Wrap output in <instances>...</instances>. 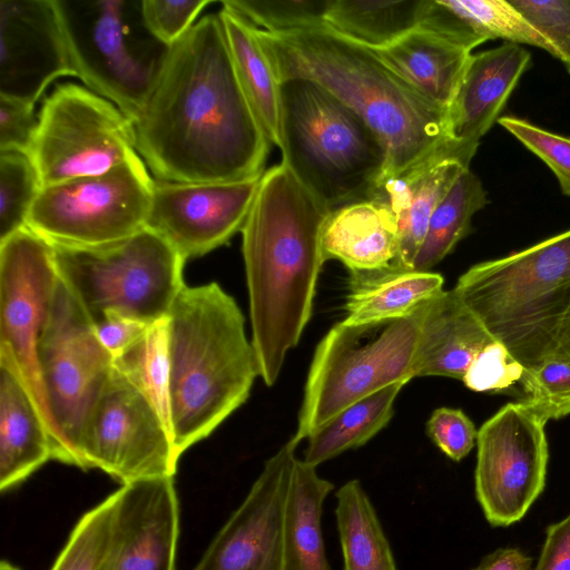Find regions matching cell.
I'll return each mask as SVG.
<instances>
[{
	"instance_id": "cell-1",
	"label": "cell",
	"mask_w": 570,
	"mask_h": 570,
	"mask_svg": "<svg viewBox=\"0 0 570 570\" xmlns=\"http://www.w3.org/2000/svg\"><path fill=\"white\" fill-rule=\"evenodd\" d=\"M134 129L136 150L156 179L220 183L264 174L271 142L240 89L218 12L169 47Z\"/></svg>"
},
{
	"instance_id": "cell-2",
	"label": "cell",
	"mask_w": 570,
	"mask_h": 570,
	"mask_svg": "<svg viewBox=\"0 0 570 570\" xmlns=\"http://www.w3.org/2000/svg\"><path fill=\"white\" fill-rule=\"evenodd\" d=\"M331 212L282 163L262 175L240 233L250 342L267 386L277 381L312 316Z\"/></svg>"
},
{
	"instance_id": "cell-3",
	"label": "cell",
	"mask_w": 570,
	"mask_h": 570,
	"mask_svg": "<svg viewBox=\"0 0 570 570\" xmlns=\"http://www.w3.org/2000/svg\"><path fill=\"white\" fill-rule=\"evenodd\" d=\"M257 36L279 82L312 80L367 122L387 151L384 177L402 171L449 138L446 111L371 49L326 26L283 33L257 29Z\"/></svg>"
},
{
	"instance_id": "cell-4",
	"label": "cell",
	"mask_w": 570,
	"mask_h": 570,
	"mask_svg": "<svg viewBox=\"0 0 570 570\" xmlns=\"http://www.w3.org/2000/svg\"><path fill=\"white\" fill-rule=\"evenodd\" d=\"M167 318L169 423L180 458L246 402L259 368L243 313L217 283L185 285Z\"/></svg>"
},
{
	"instance_id": "cell-5",
	"label": "cell",
	"mask_w": 570,
	"mask_h": 570,
	"mask_svg": "<svg viewBox=\"0 0 570 570\" xmlns=\"http://www.w3.org/2000/svg\"><path fill=\"white\" fill-rule=\"evenodd\" d=\"M279 89L282 164L330 210L370 199L387 167L375 131L312 80L287 79Z\"/></svg>"
},
{
	"instance_id": "cell-6",
	"label": "cell",
	"mask_w": 570,
	"mask_h": 570,
	"mask_svg": "<svg viewBox=\"0 0 570 570\" xmlns=\"http://www.w3.org/2000/svg\"><path fill=\"white\" fill-rule=\"evenodd\" d=\"M454 291L525 368L539 364L570 305V229L471 266Z\"/></svg>"
},
{
	"instance_id": "cell-7",
	"label": "cell",
	"mask_w": 570,
	"mask_h": 570,
	"mask_svg": "<svg viewBox=\"0 0 570 570\" xmlns=\"http://www.w3.org/2000/svg\"><path fill=\"white\" fill-rule=\"evenodd\" d=\"M53 1L76 77L135 122L169 50L147 29L141 0Z\"/></svg>"
},
{
	"instance_id": "cell-8",
	"label": "cell",
	"mask_w": 570,
	"mask_h": 570,
	"mask_svg": "<svg viewBox=\"0 0 570 570\" xmlns=\"http://www.w3.org/2000/svg\"><path fill=\"white\" fill-rule=\"evenodd\" d=\"M51 245L59 277L92 322L112 311L151 324L185 286L186 259L148 227L99 246Z\"/></svg>"
},
{
	"instance_id": "cell-9",
	"label": "cell",
	"mask_w": 570,
	"mask_h": 570,
	"mask_svg": "<svg viewBox=\"0 0 570 570\" xmlns=\"http://www.w3.org/2000/svg\"><path fill=\"white\" fill-rule=\"evenodd\" d=\"M417 337L415 311L379 323L334 325L315 348L289 441L298 445L353 403L412 380Z\"/></svg>"
},
{
	"instance_id": "cell-10",
	"label": "cell",
	"mask_w": 570,
	"mask_h": 570,
	"mask_svg": "<svg viewBox=\"0 0 570 570\" xmlns=\"http://www.w3.org/2000/svg\"><path fill=\"white\" fill-rule=\"evenodd\" d=\"M38 362L51 428L53 460L87 470L82 441L114 370V356L94 323L59 279L38 345Z\"/></svg>"
},
{
	"instance_id": "cell-11",
	"label": "cell",
	"mask_w": 570,
	"mask_h": 570,
	"mask_svg": "<svg viewBox=\"0 0 570 570\" xmlns=\"http://www.w3.org/2000/svg\"><path fill=\"white\" fill-rule=\"evenodd\" d=\"M154 183L137 153L106 173L42 187L27 227L70 246L121 240L146 227Z\"/></svg>"
},
{
	"instance_id": "cell-12",
	"label": "cell",
	"mask_w": 570,
	"mask_h": 570,
	"mask_svg": "<svg viewBox=\"0 0 570 570\" xmlns=\"http://www.w3.org/2000/svg\"><path fill=\"white\" fill-rule=\"evenodd\" d=\"M135 154L134 122L73 82L57 85L43 100L29 150L42 187L106 173Z\"/></svg>"
},
{
	"instance_id": "cell-13",
	"label": "cell",
	"mask_w": 570,
	"mask_h": 570,
	"mask_svg": "<svg viewBox=\"0 0 570 570\" xmlns=\"http://www.w3.org/2000/svg\"><path fill=\"white\" fill-rule=\"evenodd\" d=\"M59 279L51 243L30 228L0 240V363L21 379L46 421L50 438L38 345Z\"/></svg>"
},
{
	"instance_id": "cell-14",
	"label": "cell",
	"mask_w": 570,
	"mask_h": 570,
	"mask_svg": "<svg viewBox=\"0 0 570 570\" xmlns=\"http://www.w3.org/2000/svg\"><path fill=\"white\" fill-rule=\"evenodd\" d=\"M546 422L525 404H504L478 430L475 497L492 527L520 521L546 487Z\"/></svg>"
},
{
	"instance_id": "cell-15",
	"label": "cell",
	"mask_w": 570,
	"mask_h": 570,
	"mask_svg": "<svg viewBox=\"0 0 570 570\" xmlns=\"http://www.w3.org/2000/svg\"><path fill=\"white\" fill-rule=\"evenodd\" d=\"M82 453L87 470L100 469L122 485L174 476L179 461L158 411L115 367L89 419Z\"/></svg>"
},
{
	"instance_id": "cell-16",
	"label": "cell",
	"mask_w": 570,
	"mask_h": 570,
	"mask_svg": "<svg viewBox=\"0 0 570 570\" xmlns=\"http://www.w3.org/2000/svg\"><path fill=\"white\" fill-rule=\"evenodd\" d=\"M261 177L220 183L155 179L146 227L186 261L206 255L242 232Z\"/></svg>"
},
{
	"instance_id": "cell-17",
	"label": "cell",
	"mask_w": 570,
	"mask_h": 570,
	"mask_svg": "<svg viewBox=\"0 0 570 570\" xmlns=\"http://www.w3.org/2000/svg\"><path fill=\"white\" fill-rule=\"evenodd\" d=\"M296 448L288 440L265 461L193 570H285L283 513Z\"/></svg>"
},
{
	"instance_id": "cell-18",
	"label": "cell",
	"mask_w": 570,
	"mask_h": 570,
	"mask_svg": "<svg viewBox=\"0 0 570 570\" xmlns=\"http://www.w3.org/2000/svg\"><path fill=\"white\" fill-rule=\"evenodd\" d=\"M73 76L53 0H0V96L35 105L57 78Z\"/></svg>"
},
{
	"instance_id": "cell-19",
	"label": "cell",
	"mask_w": 570,
	"mask_h": 570,
	"mask_svg": "<svg viewBox=\"0 0 570 570\" xmlns=\"http://www.w3.org/2000/svg\"><path fill=\"white\" fill-rule=\"evenodd\" d=\"M173 478L118 489L111 540L98 570H176L179 505Z\"/></svg>"
},
{
	"instance_id": "cell-20",
	"label": "cell",
	"mask_w": 570,
	"mask_h": 570,
	"mask_svg": "<svg viewBox=\"0 0 570 570\" xmlns=\"http://www.w3.org/2000/svg\"><path fill=\"white\" fill-rule=\"evenodd\" d=\"M479 145L451 138L402 171L384 177L370 199L392 215L399 238L394 263L412 268L429 219L459 175L469 169Z\"/></svg>"
},
{
	"instance_id": "cell-21",
	"label": "cell",
	"mask_w": 570,
	"mask_h": 570,
	"mask_svg": "<svg viewBox=\"0 0 570 570\" xmlns=\"http://www.w3.org/2000/svg\"><path fill=\"white\" fill-rule=\"evenodd\" d=\"M530 53L517 43L470 56L446 110L448 137L479 145L530 65Z\"/></svg>"
},
{
	"instance_id": "cell-22",
	"label": "cell",
	"mask_w": 570,
	"mask_h": 570,
	"mask_svg": "<svg viewBox=\"0 0 570 570\" xmlns=\"http://www.w3.org/2000/svg\"><path fill=\"white\" fill-rule=\"evenodd\" d=\"M419 337L413 379H463L476 355L495 340L454 288L441 291L415 309Z\"/></svg>"
},
{
	"instance_id": "cell-23",
	"label": "cell",
	"mask_w": 570,
	"mask_h": 570,
	"mask_svg": "<svg viewBox=\"0 0 570 570\" xmlns=\"http://www.w3.org/2000/svg\"><path fill=\"white\" fill-rule=\"evenodd\" d=\"M53 459L48 426L18 374L0 363V490L23 482Z\"/></svg>"
},
{
	"instance_id": "cell-24",
	"label": "cell",
	"mask_w": 570,
	"mask_h": 570,
	"mask_svg": "<svg viewBox=\"0 0 570 570\" xmlns=\"http://www.w3.org/2000/svg\"><path fill=\"white\" fill-rule=\"evenodd\" d=\"M419 27L470 52L501 38L539 47L554 57L546 39L508 0H426Z\"/></svg>"
},
{
	"instance_id": "cell-25",
	"label": "cell",
	"mask_w": 570,
	"mask_h": 570,
	"mask_svg": "<svg viewBox=\"0 0 570 570\" xmlns=\"http://www.w3.org/2000/svg\"><path fill=\"white\" fill-rule=\"evenodd\" d=\"M325 261L337 259L351 272L372 271L394 263L399 253L395 222L372 199L332 210L322 233Z\"/></svg>"
},
{
	"instance_id": "cell-26",
	"label": "cell",
	"mask_w": 570,
	"mask_h": 570,
	"mask_svg": "<svg viewBox=\"0 0 570 570\" xmlns=\"http://www.w3.org/2000/svg\"><path fill=\"white\" fill-rule=\"evenodd\" d=\"M429 101L448 110L471 52L416 27L391 45L371 49Z\"/></svg>"
},
{
	"instance_id": "cell-27",
	"label": "cell",
	"mask_w": 570,
	"mask_h": 570,
	"mask_svg": "<svg viewBox=\"0 0 570 570\" xmlns=\"http://www.w3.org/2000/svg\"><path fill=\"white\" fill-rule=\"evenodd\" d=\"M444 278L395 264L351 272L343 322L361 325L409 316L443 291Z\"/></svg>"
},
{
	"instance_id": "cell-28",
	"label": "cell",
	"mask_w": 570,
	"mask_h": 570,
	"mask_svg": "<svg viewBox=\"0 0 570 570\" xmlns=\"http://www.w3.org/2000/svg\"><path fill=\"white\" fill-rule=\"evenodd\" d=\"M334 485L296 458L283 513L285 570H331L322 532L323 505Z\"/></svg>"
},
{
	"instance_id": "cell-29",
	"label": "cell",
	"mask_w": 570,
	"mask_h": 570,
	"mask_svg": "<svg viewBox=\"0 0 570 570\" xmlns=\"http://www.w3.org/2000/svg\"><path fill=\"white\" fill-rule=\"evenodd\" d=\"M218 11L240 89L271 144L281 138V82L261 45L257 29L222 2Z\"/></svg>"
},
{
	"instance_id": "cell-30",
	"label": "cell",
	"mask_w": 570,
	"mask_h": 570,
	"mask_svg": "<svg viewBox=\"0 0 570 570\" xmlns=\"http://www.w3.org/2000/svg\"><path fill=\"white\" fill-rule=\"evenodd\" d=\"M342 570H399L376 510L358 480L335 493Z\"/></svg>"
},
{
	"instance_id": "cell-31",
	"label": "cell",
	"mask_w": 570,
	"mask_h": 570,
	"mask_svg": "<svg viewBox=\"0 0 570 570\" xmlns=\"http://www.w3.org/2000/svg\"><path fill=\"white\" fill-rule=\"evenodd\" d=\"M426 0H331L324 24L368 49L384 48L419 27Z\"/></svg>"
},
{
	"instance_id": "cell-32",
	"label": "cell",
	"mask_w": 570,
	"mask_h": 570,
	"mask_svg": "<svg viewBox=\"0 0 570 570\" xmlns=\"http://www.w3.org/2000/svg\"><path fill=\"white\" fill-rule=\"evenodd\" d=\"M406 383H394L347 406L307 440L303 460L317 468L364 445L391 421L394 402Z\"/></svg>"
},
{
	"instance_id": "cell-33",
	"label": "cell",
	"mask_w": 570,
	"mask_h": 570,
	"mask_svg": "<svg viewBox=\"0 0 570 570\" xmlns=\"http://www.w3.org/2000/svg\"><path fill=\"white\" fill-rule=\"evenodd\" d=\"M489 203L480 179L465 169L434 208L412 269L430 272L471 233L473 215Z\"/></svg>"
},
{
	"instance_id": "cell-34",
	"label": "cell",
	"mask_w": 570,
	"mask_h": 570,
	"mask_svg": "<svg viewBox=\"0 0 570 570\" xmlns=\"http://www.w3.org/2000/svg\"><path fill=\"white\" fill-rule=\"evenodd\" d=\"M114 367L151 402L170 433L168 318L151 323L135 343L114 357Z\"/></svg>"
},
{
	"instance_id": "cell-35",
	"label": "cell",
	"mask_w": 570,
	"mask_h": 570,
	"mask_svg": "<svg viewBox=\"0 0 570 570\" xmlns=\"http://www.w3.org/2000/svg\"><path fill=\"white\" fill-rule=\"evenodd\" d=\"M118 490L87 511L75 524L50 570H98L108 550Z\"/></svg>"
},
{
	"instance_id": "cell-36",
	"label": "cell",
	"mask_w": 570,
	"mask_h": 570,
	"mask_svg": "<svg viewBox=\"0 0 570 570\" xmlns=\"http://www.w3.org/2000/svg\"><path fill=\"white\" fill-rule=\"evenodd\" d=\"M41 188L29 154L0 151V240L27 227L30 209Z\"/></svg>"
},
{
	"instance_id": "cell-37",
	"label": "cell",
	"mask_w": 570,
	"mask_h": 570,
	"mask_svg": "<svg viewBox=\"0 0 570 570\" xmlns=\"http://www.w3.org/2000/svg\"><path fill=\"white\" fill-rule=\"evenodd\" d=\"M518 401L543 422L570 414V360L551 356L525 368Z\"/></svg>"
},
{
	"instance_id": "cell-38",
	"label": "cell",
	"mask_w": 570,
	"mask_h": 570,
	"mask_svg": "<svg viewBox=\"0 0 570 570\" xmlns=\"http://www.w3.org/2000/svg\"><path fill=\"white\" fill-rule=\"evenodd\" d=\"M256 28L283 33L324 24L331 0H224Z\"/></svg>"
},
{
	"instance_id": "cell-39",
	"label": "cell",
	"mask_w": 570,
	"mask_h": 570,
	"mask_svg": "<svg viewBox=\"0 0 570 570\" xmlns=\"http://www.w3.org/2000/svg\"><path fill=\"white\" fill-rule=\"evenodd\" d=\"M524 372L508 347L493 340L473 360L462 382L474 392L502 393L519 385Z\"/></svg>"
},
{
	"instance_id": "cell-40",
	"label": "cell",
	"mask_w": 570,
	"mask_h": 570,
	"mask_svg": "<svg viewBox=\"0 0 570 570\" xmlns=\"http://www.w3.org/2000/svg\"><path fill=\"white\" fill-rule=\"evenodd\" d=\"M498 122L549 166L562 193L570 196V138L511 116L501 117Z\"/></svg>"
},
{
	"instance_id": "cell-41",
	"label": "cell",
	"mask_w": 570,
	"mask_h": 570,
	"mask_svg": "<svg viewBox=\"0 0 570 570\" xmlns=\"http://www.w3.org/2000/svg\"><path fill=\"white\" fill-rule=\"evenodd\" d=\"M570 72V0H508Z\"/></svg>"
},
{
	"instance_id": "cell-42",
	"label": "cell",
	"mask_w": 570,
	"mask_h": 570,
	"mask_svg": "<svg viewBox=\"0 0 570 570\" xmlns=\"http://www.w3.org/2000/svg\"><path fill=\"white\" fill-rule=\"evenodd\" d=\"M209 3L210 0H141V13L149 32L171 47L189 31Z\"/></svg>"
},
{
	"instance_id": "cell-43",
	"label": "cell",
	"mask_w": 570,
	"mask_h": 570,
	"mask_svg": "<svg viewBox=\"0 0 570 570\" xmlns=\"http://www.w3.org/2000/svg\"><path fill=\"white\" fill-rule=\"evenodd\" d=\"M426 433L439 450L455 462L476 445L478 430L460 409L442 406L434 410L426 422Z\"/></svg>"
},
{
	"instance_id": "cell-44",
	"label": "cell",
	"mask_w": 570,
	"mask_h": 570,
	"mask_svg": "<svg viewBox=\"0 0 570 570\" xmlns=\"http://www.w3.org/2000/svg\"><path fill=\"white\" fill-rule=\"evenodd\" d=\"M37 126L35 105L0 96V151L29 154Z\"/></svg>"
},
{
	"instance_id": "cell-45",
	"label": "cell",
	"mask_w": 570,
	"mask_h": 570,
	"mask_svg": "<svg viewBox=\"0 0 570 570\" xmlns=\"http://www.w3.org/2000/svg\"><path fill=\"white\" fill-rule=\"evenodd\" d=\"M92 323L98 340L114 357L135 343L150 325L112 311L105 312Z\"/></svg>"
},
{
	"instance_id": "cell-46",
	"label": "cell",
	"mask_w": 570,
	"mask_h": 570,
	"mask_svg": "<svg viewBox=\"0 0 570 570\" xmlns=\"http://www.w3.org/2000/svg\"><path fill=\"white\" fill-rule=\"evenodd\" d=\"M532 570H570V514L547 528L540 557Z\"/></svg>"
},
{
	"instance_id": "cell-47",
	"label": "cell",
	"mask_w": 570,
	"mask_h": 570,
	"mask_svg": "<svg viewBox=\"0 0 570 570\" xmlns=\"http://www.w3.org/2000/svg\"><path fill=\"white\" fill-rule=\"evenodd\" d=\"M470 570H532V558L518 548H501Z\"/></svg>"
},
{
	"instance_id": "cell-48",
	"label": "cell",
	"mask_w": 570,
	"mask_h": 570,
	"mask_svg": "<svg viewBox=\"0 0 570 570\" xmlns=\"http://www.w3.org/2000/svg\"><path fill=\"white\" fill-rule=\"evenodd\" d=\"M551 356L570 360V305L568 306L557 330Z\"/></svg>"
},
{
	"instance_id": "cell-49",
	"label": "cell",
	"mask_w": 570,
	"mask_h": 570,
	"mask_svg": "<svg viewBox=\"0 0 570 570\" xmlns=\"http://www.w3.org/2000/svg\"><path fill=\"white\" fill-rule=\"evenodd\" d=\"M0 570H20L9 561L2 560L0 563Z\"/></svg>"
}]
</instances>
